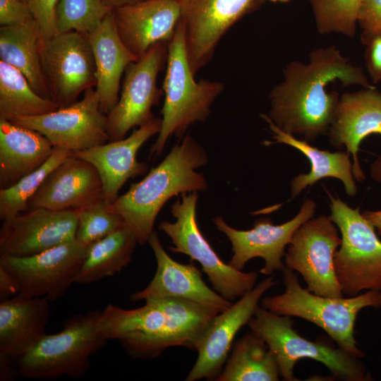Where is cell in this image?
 Returning <instances> with one entry per match:
<instances>
[{
  "instance_id": "6da1fadb",
  "label": "cell",
  "mask_w": 381,
  "mask_h": 381,
  "mask_svg": "<svg viewBox=\"0 0 381 381\" xmlns=\"http://www.w3.org/2000/svg\"><path fill=\"white\" fill-rule=\"evenodd\" d=\"M284 75L270 92L267 116L282 131L301 135L308 142L328 133L332 121L339 98L337 92H327L328 83L339 80L344 85L373 87L363 69L353 66L334 46L315 49L307 64L289 63Z\"/></svg>"
},
{
  "instance_id": "7a4b0ae2",
  "label": "cell",
  "mask_w": 381,
  "mask_h": 381,
  "mask_svg": "<svg viewBox=\"0 0 381 381\" xmlns=\"http://www.w3.org/2000/svg\"><path fill=\"white\" fill-rule=\"evenodd\" d=\"M204 149L186 135L168 155L140 181L131 184L107 207L119 214L135 233L138 243L148 242L157 214L171 198L206 189L204 176L195 169L207 163Z\"/></svg>"
},
{
  "instance_id": "3957f363",
  "label": "cell",
  "mask_w": 381,
  "mask_h": 381,
  "mask_svg": "<svg viewBox=\"0 0 381 381\" xmlns=\"http://www.w3.org/2000/svg\"><path fill=\"white\" fill-rule=\"evenodd\" d=\"M282 273L284 291L263 298L261 306L277 315L300 318L313 323L339 347L354 357H364L354 336L356 320L362 309L381 308V291L370 290L347 298L322 296L302 287L297 274L285 266Z\"/></svg>"
},
{
  "instance_id": "277c9868",
  "label": "cell",
  "mask_w": 381,
  "mask_h": 381,
  "mask_svg": "<svg viewBox=\"0 0 381 381\" xmlns=\"http://www.w3.org/2000/svg\"><path fill=\"white\" fill-rule=\"evenodd\" d=\"M194 75L188 62L184 26L180 19L168 44L161 129L150 149L151 157H159L172 135L183 137L190 125L205 121L212 103L224 90L220 81H196Z\"/></svg>"
},
{
  "instance_id": "5b68a950",
  "label": "cell",
  "mask_w": 381,
  "mask_h": 381,
  "mask_svg": "<svg viewBox=\"0 0 381 381\" xmlns=\"http://www.w3.org/2000/svg\"><path fill=\"white\" fill-rule=\"evenodd\" d=\"M247 325L250 332L266 343L274 356L279 375L284 380H299L294 376V369L302 358H310L322 363L335 380H373L360 358L339 346L322 341H310L301 336L294 329L291 317L277 315L259 306Z\"/></svg>"
},
{
  "instance_id": "8992f818",
  "label": "cell",
  "mask_w": 381,
  "mask_h": 381,
  "mask_svg": "<svg viewBox=\"0 0 381 381\" xmlns=\"http://www.w3.org/2000/svg\"><path fill=\"white\" fill-rule=\"evenodd\" d=\"M102 312L97 310L73 315L65 321L59 332L43 335L18 361L19 374L37 380L83 376L92 356L108 341L99 327Z\"/></svg>"
},
{
  "instance_id": "52a82bcc",
  "label": "cell",
  "mask_w": 381,
  "mask_h": 381,
  "mask_svg": "<svg viewBox=\"0 0 381 381\" xmlns=\"http://www.w3.org/2000/svg\"><path fill=\"white\" fill-rule=\"evenodd\" d=\"M327 193L330 200L329 216L341 238L334 260L344 296L381 291V241L375 227L363 217L359 207L352 208L339 197Z\"/></svg>"
},
{
  "instance_id": "ba28073f",
  "label": "cell",
  "mask_w": 381,
  "mask_h": 381,
  "mask_svg": "<svg viewBox=\"0 0 381 381\" xmlns=\"http://www.w3.org/2000/svg\"><path fill=\"white\" fill-rule=\"evenodd\" d=\"M197 191L182 193L171 205L174 222L163 221L159 230L171 241L174 253L188 255L198 262L207 275L214 291L225 299L232 301L242 297L255 286L258 274L244 272L224 263L214 252L200 231L196 219Z\"/></svg>"
},
{
  "instance_id": "9c48e42d",
  "label": "cell",
  "mask_w": 381,
  "mask_h": 381,
  "mask_svg": "<svg viewBox=\"0 0 381 381\" xmlns=\"http://www.w3.org/2000/svg\"><path fill=\"white\" fill-rule=\"evenodd\" d=\"M339 234L329 215L313 217L297 229L286 250L285 267L298 272L315 294L344 297L334 260L341 243Z\"/></svg>"
},
{
  "instance_id": "30bf717a",
  "label": "cell",
  "mask_w": 381,
  "mask_h": 381,
  "mask_svg": "<svg viewBox=\"0 0 381 381\" xmlns=\"http://www.w3.org/2000/svg\"><path fill=\"white\" fill-rule=\"evenodd\" d=\"M89 247L73 240L33 255H0V267L16 280L17 296L45 297L52 301L61 298L75 283Z\"/></svg>"
},
{
  "instance_id": "8fae6325",
  "label": "cell",
  "mask_w": 381,
  "mask_h": 381,
  "mask_svg": "<svg viewBox=\"0 0 381 381\" xmlns=\"http://www.w3.org/2000/svg\"><path fill=\"white\" fill-rule=\"evenodd\" d=\"M41 63L50 98L59 108L96 86L95 59L85 34L71 31L43 37Z\"/></svg>"
},
{
  "instance_id": "7c38bea8",
  "label": "cell",
  "mask_w": 381,
  "mask_h": 381,
  "mask_svg": "<svg viewBox=\"0 0 381 381\" xmlns=\"http://www.w3.org/2000/svg\"><path fill=\"white\" fill-rule=\"evenodd\" d=\"M168 44H156L125 70L120 97L107 114L109 142L124 139L131 129L155 118L152 107L159 103L164 95L162 88L157 87V80L167 63Z\"/></svg>"
},
{
  "instance_id": "4fadbf2b",
  "label": "cell",
  "mask_w": 381,
  "mask_h": 381,
  "mask_svg": "<svg viewBox=\"0 0 381 381\" xmlns=\"http://www.w3.org/2000/svg\"><path fill=\"white\" fill-rule=\"evenodd\" d=\"M188 62L194 75L212 59L222 37L265 0H177Z\"/></svg>"
},
{
  "instance_id": "5bb4252c",
  "label": "cell",
  "mask_w": 381,
  "mask_h": 381,
  "mask_svg": "<svg viewBox=\"0 0 381 381\" xmlns=\"http://www.w3.org/2000/svg\"><path fill=\"white\" fill-rule=\"evenodd\" d=\"M315 211V202L308 198L294 218L279 225H274L270 218H261L255 222L253 229L238 230L228 225L222 217H215L213 222L231 243L233 255L228 264L242 270L250 260L260 258L265 265L260 273L269 276L283 270L286 246L297 229L314 217Z\"/></svg>"
},
{
  "instance_id": "9a60e30c",
  "label": "cell",
  "mask_w": 381,
  "mask_h": 381,
  "mask_svg": "<svg viewBox=\"0 0 381 381\" xmlns=\"http://www.w3.org/2000/svg\"><path fill=\"white\" fill-rule=\"evenodd\" d=\"M11 122L35 130L54 146L73 152L109 140L107 115L100 108L94 87L85 90L80 100L69 106L40 116L16 118Z\"/></svg>"
},
{
  "instance_id": "2e32d148",
  "label": "cell",
  "mask_w": 381,
  "mask_h": 381,
  "mask_svg": "<svg viewBox=\"0 0 381 381\" xmlns=\"http://www.w3.org/2000/svg\"><path fill=\"white\" fill-rule=\"evenodd\" d=\"M277 284L273 276L266 277L212 318L197 344L198 358L186 381L216 380L236 334L254 316L262 295Z\"/></svg>"
},
{
  "instance_id": "e0dca14e",
  "label": "cell",
  "mask_w": 381,
  "mask_h": 381,
  "mask_svg": "<svg viewBox=\"0 0 381 381\" xmlns=\"http://www.w3.org/2000/svg\"><path fill=\"white\" fill-rule=\"evenodd\" d=\"M78 210L29 209L3 221L0 255L25 257L75 240Z\"/></svg>"
},
{
  "instance_id": "ac0fdd59",
  "label": "cell",
  "mask_w": 381,
  "mask_h": 381,
  "mask_svg": "<svg viewBox=\"0 0 381 381\" xmlns=\"http://www.w3.org/2000/svg\"><path fill=\"white\" fill-rule=\"evenodd\" d=\"M131 310L109 304L102 310L99 327L109 339L119 341L133 358H153L169 348L164 312L151 299Z\"/></svg>"
},
{
  "instance_id": "d6986e66",
  "label": "cell",
  "mask_w": 381,
  "mask_h": 381,
  "mask_svg": "<svg viewBox=\"0 0 381 381\" xmlns=\"http://www.w3.org/2000/svg\"><path fill=\"white\" fill-rule=\"evenodd\" d=\"M104 196L95 167L73 154L50 172L30 199L28 207L76 210L104 202Z\"/></svg>"
},
{
  "instance_id": "ffe728a7",
  "label": "cell",
  "mask_w": 381,
  "mask_h": 381,
  "mask_svg": "<svg viewBox=\"0 0 381 381\" xmlns=\"http://www.w3.org/2000/svg\"><path fill=\"white\" fill-rule=\"evenodd\" d=\"M147 243L155 256L157 270L145 289L131 294V301L176 298L213 308L219 313L230 307L231 301L210 289L197 267L193 263L178 262L167 254L157 233L153 231Z\"/></svg>"
},
{
  "instance_id": "44dd1931",
  "label": "cell",
  "mask_w": 381,
  "mask_h": 381,
  "mask_svg": "<svg viewBox=\"0 0 381 381\" xmlns=\"http://www.w3.org/2000/svg\"><path fill=\"white\" fill-rule=\"evenodd\" d=\"M118 35L137 59L159 42H169L181 19L177 0H143L112 9Z\"/></svg>"
},
{
  "instance_id": "7402d4cb",
  "label": "cell",
  "mask_w": 381,
  "mask_h": 381,
  "mask_svg": "<svg viewBox=\"0 0 381 381\" xmlns=\"http://www.w3.org/2000/svg\"><path fill=\"white\" fill-rule=\"evenodd\" d=\"M161 123V118H155L135 129L128 138L73 152L75 156L92 164L98 171L106 206L114 202L119 190L129 179L147 172V164L138 161L137 153L150 138L159 133Z\"/></svg>"
},
{
  "instance_id": "603a6c76",
  "label": "cell",
  "mask_w": 381,
  "mask_h": 381,
  "mask_svg": "<svg viewBox=\"0 0 381 381\" xmlns=\"http://www.w3.org/2000/svg\"><path fill=\"white\" fill-rule=\"evenodd\" d=\"M381 135V92L374 86L343 94L338 102L328 131L329 140L337 150L345 147L353 158V174L357 181L365 179L358 152L368 136Z\"/></svg>"
},
{
  "instance_id": "cb8c5ba5",
  "label": "cell",
  "mask_w": 381,
  "mask_h": 381,
  "mask_svg": "<svg viewBox=\"0 0 381 381\" xmlns=\"http://www.w3.org/2000/svg\"><path fill=\"white\" fill-rule=\"evenodd\" d=\"M50 301L18 296L0 303V351L18 361L46 334Z\"/></svg>"
},
{
  "instance_id": "d4e9b609",
  "label": "cell",
  "mask_w": 381,
  "mask_h": 381,
  "mask_svg": "<svg viewBox=\"0 0 381 381\" xmlns=\"http://www.w3.org/2000/svg\"><path fill=\"white\" fill-rule=\"evenodd\" d=\"M86 35L95 59V90L100 108L107 115L119 100L123 73L131 62L138 59L121 42L114 25L112 11Z\"/></svg>"
},
{
  "instance_id": "484cf974",
  "label": "cell",
  "mask_w": 381,
  "mask_h": 381,
  "mask_svg": "<svg viewBox=\"0 0 381 381\" xmlns=\"http://www.w3.org/2000/svg\"><path fill=\"white\" fill-rule=\"evenodd\" d=\"M54 149L40 132L0 120V189L11 187L41 167Z\"/></svg>"
},
{
  "instance_id": "4316f807",
  "label": "cell",
  "mask_w": 381,
  "mask_h": 381,
  "mask_svg": "<svg viewBox=\"0 0 381 381\" xmlns=\"http://www.w3.org/2000/svg\"><path fill=\"white\" fill-rule=\"evenodd\" d=\"M260 116L268 123L274 140L265 142V145L286 144L300 151L310 162V171L296 175L291 181V199L298 196L308 186H312L318 181L328 177L340 180L349 196L356 195L358 188L353 174V163L350 160V155L346 151L332 152L320 150L311 145L306 140L297 139L294 135L282 131L266 114Z\"/></svg>"
},
{
  "instance_id": "83f0119b",
  "label": "cell",
  "mask_w": 381,
  "mask_h": 381,
  "mask_svg": "<svg viewBox=\"0 0 381 381\" xmlns=\"http://www.w3.org/2000/svg\"><path fill=\"white\" fill-rule=\"evenodd\" d=\"M43 37L34 18L0 27V60L19 70L38 95L51 99L41 63Z\"/></svg>"
},
{
  "instance_id": "f1b7e54d",
  "label": "cell",
  "mask_w": 381,
  "mask_h": 381,
  "mask_svg": "<svg viewBox=\"0 0 381 381\" xmlns=\"http://www.w3.org/2000/svg\"><path fill=\"white\" fill-rule=\"evenodd\" d=\"M138 243L128 226L95 242L88 248L75 283L88 284L120 272L130 262Z\"/></svg>"
},
{
  "instance_id": "f546056e",
  "label": "cell",
  "mask_w": 381,
  "mask_h": 381,
  "mask_svg": "<svg viewBox=\"0 0 381 381\" xmlns=\"http://www.w3.org/2000/svg\"><path fill=\"white\" fill-rule=\"evenodd\" d=\"M277 360L266 343L252 332L237 340L217 381H278Z\"/></svg>"
},
{
  "instance_id": "4dcf8cb0",
  "label": "cell",
  "mask_w": 381,
  "mask_h": 381,
  "mask_svg": "<svg viewBox=\"0 0 381 381\" xmlns=\"http://www.w3.org/2000/svg\"><path fill=\"white\" fill-rule=\"evenodd\" d=\"M59 108L38 95L19 70L0 60V120L40 116Z\"/></svg>"
},
{
  "instance_id": "1f68e13d",
  "label": "cell",
  "mask_w": 381,
  "mask_h": 381,
  "mask_svg": "<svg viewBox=\"0 0 381 381\" xmlns=\"http://www.w3.org/2000/svg\"><path fill=\"white\" fill-rule=\"evenodd\" d=\"M73 152L54 146L50 158L41 167L25 176L16 184L5 189H0V219H11L28 210L30 199L35 194L41 185L59 164L62 163Z\"/></svg>"
},
{
  "instance_id": "d6a6232c",
  "label": "cell",
  "mask_w": 381,
  "mask_h": 381,
  "mask_svg": "<svg viewBox=\"0 0 381 381\" xmlns=\"http://www.w3.org/2000/svg\"><path fill=\"white\" fill-rule=\"evenodd\" d=\"M102 0H59L55 11L56 34H88L111 12Z\"/></svg>"
},
{
  "instance_id": "836d02e7",
  "label": "cell",
  "mask_w": 381,
  "mask_h": 381,
  "mask_svg": "<svg viewBox=\"0 0 381 381\" xmlns=\"http://www.w3.org/2000/svg\"><path fill=\"white\" fill-rule=\"evenodd\" d=\"M318 31L340 32L347 37L356 33L361 0H310Z\"/></svg>"
},
{
  "instance_id": "e575fe53",
  "label": "cell",
  "mask_w": 381,
  "mask_h": 381,
  "mask_svg": "<svg viewBox=\"0 0 381 381\" xmlns=\"http://www.w3.org/2000/svg\"><path fill=\"white\" fill-rule=\"evenodd\" d=\"M77 210L75 240L85 246H90L127 226L122 217L110 210L104 202Z\"/></svg>"
},
{
  "instance_id": "d590c367",
  "label": "cell",
  "mask_w": 381,
  "mask_h": 381,
  "mask_svg": "<svg viewBox=\"0 0 381 381\" xmlns=\"http://www.w3.org/2000/svg\"><path fill=\"white\" fill-rule=\"evenodd\" d=\"M59 0H30L28 5L44 37L56 34L55 11Z\"/></svg>"
},
{
  "instance_id": "8d00e7d4",
  "label": "cell",
  "mask_w": 381,
  "mask_h": 381,
  "mask_svg": "<svg viewBox=\"0 0 381 381\" xmlns=\"http://www.w3.org/2000/svg\"><path fill=\"white\" fill-rule=\"evenodd\" d=\"M361 41L365 46V64L374 83L381 80V34L363 32Z\"/></svg>"
},
{
  "instance_id": "74e56055",
  "label": "cell",
  "mask_w": 381,
  "mask_h": 381,
  "mask_svg": "<svg viewBox=\"0 0 381 381\" xmlns=\"http://www.w3.org/2000/svg\"><path fill=\"white\" fill-rule=\"evenodd\" d=\"M33 18L28 4L20 0H0V27L22 23Z\"/></svg>"
},
{
  "instance_id": "f35d334b",
  "label": "cell",
  "mask_w": 381,
  "mask_h": 381,
  "mask_svg": "<svg viewBox=\"0 0 381 381\" xmlns=\"http://www.w3.org/2000/svg\"><path fill=\"white\" fill-rule=\"evenodd\" d=\"M358 23L363 32L381 34V0H361Z\"/></svg>"
},
{
  "instance_id": "ab89813d",
  "label": "cell",
  "mask_w": 381,
  "mask_h": 381,
  "mask_svg": "<svg viewBox=\"0 0 381 381\" xmlns=\"http://www.w3.org/2000/svg\"><path fill=\"white\" fill-rule=\"evenodd\" d=\"M19 289L13 277L0 267V300L1 301L16 296Z\"/></svg>"
},
{
  "instance_id": "60d3db41",
  "label": "cell",
  "mask_w": 381,
  "mask_h": 381,
  "mask_svg": "<svg viewBox=\"0 0 381 381\" xmlns=\"http://www.w3.org/2000/svg\"><path fill=\"white\" fill-rule=\"evenodd\" d=\"M13 362L17 361L8 354L0 351V380L1 381L13 380L16 374L18 373L14 370Z\"/></svg>"
},
{
  "instance_id": "b9f144b4",
  "label": "cell",
  "mask_w": 381,
  "mask_h": 381,
  "mask_svg": "<svg viewBox=\"0 0 381 381\" xmlns=\"http://www.w3.org/2000/svg\"><path fill=\"white\" fill-rule=\"evenodd\" d=\"M362 215L375 227L377 234L381 236V210H364Z\"/></svg>"
},
{
  "instance_id": "7bdbcfd3",
  "label": "cell",
  "mask_w": 381,
  "mask_h": 381,
  "mask_svg": "<svg viewBox=\"0 0 381 381\" xmlns=\"http://www.w3.org/2000/svg\"><path fill=\"white\" fill-rule=\"evenodd\" d=\"M370 171L372 179L381 183V156L377 157L372 162Z\"/></svg>"
},
{
  "instance_id": "ee69618b",
  "label": "cell",
  "mask_w": 381,
  "mask_h": 381,
  "mask_svg": "<svg viewBox=\"0 0 381 381\" xmlns=\"http://www.w3.org/2000/svg\"><path fill=\"white\" fill-rule=\"evenodd\" d=\"M104 4L111 9L126 4H133L143 0H102Z\"/></svg>"
},
{
  "instance_id": "f6af8a7d",
  "label": "cell",
  "mask_w": 381,
  "mask_h": 381,
  "mask_svg": "<svg viewBox=\"0 0 381 381\" xmlns=\"http://www.w3.org/2000/svg\"><path fill=\"white\" fill-rule=\"evenodd\" d=\"M272 2H274V3H277V2H280V3H286L288 2L289 0H269Z\"/></svg>"
},
{
  "instance_id": "bcb514c9",
  "label": "cell",
  "mask_w": 381,
  "mask_h": 381,
  "mask_svg": "<svg viewBox=\"0 0 381 381\" xmlns=\"http://www.w3.org/2000/svg\"><path fill=\"white\" fill-rule=\"evenodd\" d=\"M20 1L25 2V3L28 4V3L30 1V0H20Z\"/></svg>"
}]
</instances>
